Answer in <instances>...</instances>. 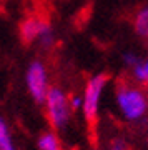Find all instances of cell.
Returning a JSON list of instances; mask_svg holds the SVG:
<instances>
[{
  "mask_svg": "<svg viewBox=\"0 0 148 150\" xmlns=\"http://www.w3.org/2000/svg\"><path fill=\"white\" fill-rule=\"evenodd\" d=\"M133 79L125 77L116 82V102L127 120H140L148 110V97L138 85L133 83Z\"/></svg>",
  "mask_w": 148,
  "mask_h": 150,
  "instance_id": "cell-1",
  "label": "cell"
},
{
  "mask_svg": "<svg viewBox=\"0 0 148 150\" xmlns=\"http://www.w3.org/2000/svg\"><path fill=\"white\" fill-rule=\"evenodd\" d=\"M45 33H50V15L43 4H40L20 20L18 35L23 45H30Z\"/></svg>",
  "mask_w": 148,
  "mask_h": 150,
  "instance_id": "cell-2",
  "label": "cell"
},
{
  "mask_svg": "<svg viewBox=\"0 0 148 150\" xmlns=\"http://www.w3.org/2000/svg\"><path fill=\"white\" fill-rule=\"evenodd\" d=\"M45 103H47V117L52 127L55 130L63 129L65 123L68 122L70 110H72V105L67 95L58 87H50L47 92Z\"/></svg>",
  "mask_w": 148,
  "mask_h": 150,
  "instance_id": "cell-3",
  "label": "cell"
},
{
  "mask_svg": "<svg viewBox=\"0 0 148 150\" xmlns=\"http://www.w3.org/2000/svg\"><path fill=\"white\" fill-rule=\"evenodd\" d=\"M110 79L108 74H100L93 77L92 80H88L87 88H85V98H83V112L87 123L92 130L97 125V115H98V100H100L101 90L105 87L106 80Z\"/></svg>",
  "mask_w": 148,
  "mask_h": 150,
  "instance_id": "cell-4",
  "label": "cell"
},
{
  "mask_svg": "<svg viewBox=\"0 0 148 150\" xmlns=\"http://www.w3.org/2000/svg\"><path fill=\"white\" fill-rule=\"evenodd\" d=\"M27 83H28V90L35 98V102L43 103L47 98L48 92V83H47V72L42 62L35 60L27 72Z\"/></svg>",
  "mask_w": 148,
  "mask_h": 150,
  "instance_id": "cell-5",
  "label": "cell"
},
{
  "mask_svg": "<svg viewBox=\"0 0 148 150\" xmlns=\"http://www.w3.org/2000/svg\"><path fill=\"white\" fill-rule=\"evenodd\" d=\"M133 17V27L137 30V33L148 37V8H143L140 12L132 13Z\"/></svg>",
  "mask_w": 148,
  "mask_h": 150,
  "instance_id": "cell-6",
  "label": "cell"
},
{
  "mask_svg": "<svg viewBox=\"0 0 148 150\" xmlns=\"http://www.w3.org/2000/svg\"><path fill=\"white\" fill-rule=\"evenodd\" d=\"M38 149L40 150H62L60 142L53 132H47L38 139Z\"/></svg>",
  "mask_w": 148,
  "mask_h": 150,
  "instance_id": "cell-7",
  "label": "cell"
},
{
  "mask_svg": "<svg viewBox=\"0 0 148 150\" xmlns=\"http://www.w3.org/2000/svg\"><path fill=\"white\" fill-rule=\"evenodd\" d=\"M133 80L137 82L138 85H145L148 87V62L147 64H138L135 65L133 70Z\"/></svg>",
  "mask_w": 148,
  "mask_h": 150,
  "instance_id": "cell-8",
  "label": "cell"
},
{
  "mask_svg": "<svg viewBox=\"0 0 148 150\" xmlns=\"http://www.w3.org/2000/svg\"><path fill=\"white\" fill-rule=\"evenodd\" d=\"M0 150H13L10 137H8V130L2 118H0Z\"/></svg>",
  "mask_w": 148,
  "mask_h": 150,
  "instance_id": "cell-9",
  "label": "cell"
},
{
  "mask_svg": "<svg viewBox=\"0 0 148 150\" xmlns=\"http://www.w3.org/2000/svg\"><path fill=\"white\" fill-rule=\"evenodd\" d=\"M106 150H130V147L123 139H113Z\"/></svg>",
  "mask_w": 148,
  "mask_h": 150,
  "instance_id": "cell-10",
  "label": "cell"
}]
</instances>
